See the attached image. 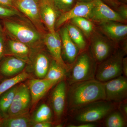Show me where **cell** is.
Wrapping results in <instances>:
<instances>
[{
    "instance_id": "obj_1",
    "label": "cell",
    "mask_w": 127,
    "mask_h": 127,
    "mask_svg": "<svg viewBox=\"0 0 127 127\" xmlns=\"http://www.w3.org/2000/svg\"><path fill=\"white\" fill-rule=\"evenodd\" d=\"M103 100H106L104 83L95 79L73 83L68 90V107L72 111Z\"/></svg>"
},
{
    "instance_id": "obj_22",
    "label": "cell",
    "mask_w": 127,
    "mask_h": 127,
    "mask_svg": "<svg viewBox=\"0 0 127 127\" xmlns=\"http://www.w3.org/2000/svg\"><path fill=\"white\" fill-rule=\"evenodd\" d=\"M70 37L78 48L79 51H84L86 49L87 44L83 32L72 23L67 24L65 27Z\"/></svg>"
},
{
    "instance_id": "obj_41",
    "label": "cell",
    "mask_w": 127,
    "mask_h": 127,
    "mask_svg": "<svg viewBox=\"0 0 127 127\" xmlns=\"http://www.w3.org/2000/svg\"><path fill=\"white\" fill-rule=\"evenodd\" d=\"M118 0L121 3L127 4V0Z\"/></svg>"
},
{
    "instance_id": "obj_10",
    "label": "cell",
    "mask_w": 127,
    "mask_h": 127,
    "mask_svg": "<svg viewBox=\"0 0 127 127\" xmlns=\"http://www.w3.org/2000/svg\"><path fill=\"white\" fill-rule=\"evenodd\" d=\"M92 56L97 63L106 60L113 53L112 44L107 39L100 34H94L91 42Z\"/></svg>"
},
{
    "instance_id": "obj_3",
    "label": "cell",
    "mask_w": 127,
    "mask_h": 127,
    "mask_svg": "<svg viewBox=\"0 0 127 127\" xmlns=\"http://www.w3.org/2000/svg\"><path fill=\"white\" fill-rule=\"evenodd\" d=\"M115 103L106 100L91 103L74 112V120L80 123H93L107 117L115 110Z\"/></svg>"
},
{
    "instance_id": "obj_26",
    "label": "cell",
    "mask_w": 127,
    "mask_h": 127,
    "mask_svg": "<svg viewBox=\"0 0 127 127\" xmlns=\"http://www.w3.org/2000/svg\"><path fill=\"white\" fill-rule=\"evenodd\" d=\"M71 23L78 28L86 36H90L94 31V26L89 19L84 17H77L71 20Z\"/></svg>"
},
{
    "instance_id": "obj_6",
    "label": "cell",
    "mask_w": 127,
    "mask_h": 127,
    "mask_svg": "<svg viewBox=\"0 0 127 127\" xmlns=\"http://www.w3.org/2000/svg\"><path fill=\"white\" fill-rule=\"evenodd\" d=\"M40 0H13L14 7L26 16L41 33L45 31L40 15Z\"/></svg>"
},
{
    "instance_id": "obj_37",
    "label": "cell",
    "mask_w": 127,
    "mask_h": 127,
    "mask_svg": "<svg viewBox=\"0 0 127 127\" xmlns=\"http://www.w3.org/2000/svg\"><path fill=\"white\" fill-rule=\"evenodd\" d=\"M123 73L124 74L125 77H127V57L124 58L122 62Z\"/></svg>"
},
{
    "instance_id": "obj_12",
    "label": "cell",
    "mask_w": 127,
    "mask_h": 127,
    "mask_svg": "<svg viewBox=\"0 0 127 127\" xmlns=\"http://www.w3.org/2000/svg\"><path fill=\"white\" fill-rule=\"evenodd\" d=\"M43 42L46 46L53 59L59 65L65 69H68V66L64 61L62 56V43L59 32H50L45 33L43 35Z\"/></svg>"
},
{
    "instance_id": "obj_11",
    "label": "cell",
    "mask_w": 127,
    "mask_h": 127,
    "mask_svg": "<svg viewBox=\"0 0 127 127\" xmlns=\"http://www.w3.org/2000/svg\"><path fill=\"white\" fill-rule=\"evenodd\" d=\"M94 0L91 2L77 1L74 7L69 11L61 14L57 19L55 29H58L72 18L84 17L88 19L89 16L93 7Z\"/></svg>"
},
{
    "instance_id": "obj_17",
    "label": "cell",
    "mask_w": 127,
    "mask_h": 127,
    "mask_svg": "<svg viewBox=\"0 0 127 127\" xmlns=\"http://www.w3.org/2000/svg\"><path fill=\"white\" fill-rule=\"evenodd\" d=\"M116 21H108L100 23V27L103 33L109 39L119 41L126 37L127 25Z\"/></svg>"
},
{
    "instance_id": "obj_19",
    "label": "cell",
    "mask_w": 127,
    "mask_h": 127,
    "mask_svg": "<svg viewBox=\"0 0 127 127\" xmlns=\"http://www.w3.org/2000/svg\"><path fill=\"white\" fill-rule=\"evenodd\" d=\"M30 47L27 45L11 38H6L5 55L11 54L26 61L30 53Z\"/></svg>"
},
{
    "instance_id": "obj_13",
    "label": "cell",
    "mask_w": 127,
    "mask_h": 127,
    "mask_svg": "<svg viewBox=\"0 0 127 127\" xmlns=\"http://www.w3.org/2000/svg\"><path fill=\"white\" fill-rule=\"evenodd\" d=\"M40 15L42 23L49 32L55 33V24L61 14L56 9L53 4L48 0H40Z\"/></svg>"
},
{
    "instance_id": "obj_24",
    "label": "cell",
    "mask_w": 127,
    "mask_h": 127,
    "mask_svg": "<svg viewBox=\"0 0 127 127\" xmlns=\"http://www.w3.org/2000/svg\"><path fill=\"white\" fill-rule=\"evenodd\" d=\"M66 71L65 69L53 59L50 63L49 69L44 78L59 82L65 77Z\"/></svg>"
},
{
    "instance_id": "obj_14",
    "label": "cell",
    "mask_w": 127,
    "mask_h": 127,
    "mask_svg": "<svg viewBox=\"0 0 127 127\" xmlns=\"http://www.w3.org/2000/svg\"><path fill=\"white\" fill-rule=\"evenodd\" d=\"M58 82L49 79H33L30 80L29 88L32 103L35 104Z\"/></svg>"
},
{
    "instance_id": "obj_33",
    "label": "cell",
    "mask_w": 127,
    "mask_h": 127,
    "mask_svg": "<svg viewBox=\"0 0 127 127\" xmlns=\"http://www.w3.org/2000/svg\"><path fill=\"white\" fill-rule=\"evenodd\" d=\"M0 5L8 8H15L14 7L13 0H0Z\"/></svg>"
},
{
    "instance_id": "obj_32",
    "label": "cell",
    "mask_w": 127,
    "mask_h": 127,
    "mask_svg": "<svg viewBox=\"0 0 127 127\" xmlns=\"http://www.w3.org/2000/svg\"><path fill=\"white\" fill-rule=\"evenodd\" d=\"M115 10V11L117 12L124 20L126 21H127V4L121 3Z\"/></svg>"
},
{
    "instance_id": "obj_15",
    "label": "cell",
    "mask_w": 127,
    "mask_h": 127,
    "mask_svg": "<svg viewBox=\"0 0 127 127\" xmlns=\"http://www.w3.org/2000/svg\"><path fill=\"white\" fill-rule=\"evenodd\" d=\"M57 84L53 92L52 103L55 116L58 119L62 116L65 108L66 86L64 81H60Z\"/></svg>"
},
{
    "instance_id": "obj_20",
    "label": "cell",
    "mask_w": 127,
    "mask_h": 127,
    "mask_svg": "<svg viewBox=\"0 0 127 127\" xmlns=\"http://www.w3.org/2000/svg\"><path fill=\"white\" fill-rule=\"evenodd\" d=\"M31 125V118L28 112H27L4 118L1 127H30Z\"/></svg>"
},
{
    "instance_id": "obj_18",
    "label": "cell",
    "mask_w": 127,
    "mask_h": 127,
    "mask_svg": "<svg viewBox=\"0 0 127 127\" xmlns=\"http://www.w3.org/2000/svg\"><path fill=\"white\" fill-rule=\"evenodd\" d=\"M61 39L62 49L68 63L73 64L79 54V50L71 39L66 28H62L59 32Z\"/></svg>"
},
{
    "instance_id": "obj_21",
    "label": "cell",
    "mask_w": 127,
    "mask_h": 127,
    "mask_svg": "<svg viewBox=\"0 0 127 127\" xmlns=\"http://www.w3.org/2000/svg\"><path fill=\"white\" fill-rule=\"evenodd\" d=\"M50 63L49 58L43 53L36 55L34 61V70L37 77L42 79L45 77L50 67Z\"/></svg>"
},
{
    "instance_id": "obj_4",
    "label": "cell",
    "mask_w": 127,
    "mask_h": 127,
    "mask_svg": "<svg viewBox=\"0 0 127 127\" xmlns=\"http://www.w3.org/2000/svg\"><path fill=\"white\" fill-rule=\"evenodd\" d=\"M126 53L122 49L118 50L97 66L95 79L105 82L121 76L123 60Z\"/></svg>"
},
{
    "instance_id": "obj_28",
    "label": "cell",
    "mask_w": 127,
    "mask_h": 127,
    "mask_svg": "<svg viewBox=\"0 0 127 127\" xmlns=\"http://www.w3.org/2000/svg\"><path fill=\"white\" fill-rule=\"evenodd\" d=\"M52 115L51 110L46 104H41L35 113L34 120L35 123L47 122L51 118Z\"/></svg>"
},
{
    "instance_id": "obj_16",
    "label": "cell",
    "mask_w": 127,
    "mask_h": 127,
    "mask_svg": "<svg viewBox=\"0 0 127 127\" xmlns=\"http://www.w3.org/2000/svg\"><path fill=\"white\" fill-rule=\"evenodd\" d=\"M26 64L25 60L16 57L4 58L0 62V73L7 77L18 75L23 70Z\"/></svg>"
},
{
    "instance_id": "obj_7",
    "label": "cell",
    "mask_w": 127,
    "mask_h": 127,
    "mask_svg": "<svg viewBox=\"0 0 127 127\" xmlns=\"http://www.w3.org/2000/svg\"><path fill=\"white\" fill-rule=\"evenodd\" d=\"M106 100L115 103H121L127 98V80L125 76L104 82Z\"/></svg>"
},
{
    "instance_id": "obj_36",
    "label": "cell",
    "mask_w": 127,
    "mask_h": 127,
    "mask_svg": "<svg viewBox=\"0 0 127 127\" xmlns=\"http://www.w3.org/2000/svg\"><path fill=\"white\" fill-rule=\"evenodd\" d=\"M96 127V125L92 123H84L79 125H70L68 127Z\"/></svg>"
},
{
    "instance_id": "obj_5",
    "label": "cell",
    "mask_w": 127,
    "mask_h": 127,
    "mask_svg": "<svg viewBox=\"0 0 127 127\" xmlns=\"http://www.w3.org/2000/svg\"><path fill=\"white\" fill-rule=\"evenodd\" d=\"M96 62L92 56L84 51L78 56L70 72V84L95 79Z\"/></svg>"
},
{
    "instance_id": "obj_8",
    "label": "cell",
    "mask_w": 127,
    "mask_h": 127,
    "mask_svg": "<svg viewBox=\"0 0 127 127\" xmlns=\"http://www.w3.org/2000/svg\"><path fill=\"white\" fill-rule=\"evenodd\" d=\"M88 19L100 23L108 21L125 23L127 21L102 0H94L93 7Z\"/></svg>"
},
{
    "instance_id": "obj_2",
    "label": "cell",
    "mask_w": 127,
    "mask_h": 127,
    "mask_svg": "<svg viewBox=\"0 0 127 127\" xmlns=\"http://www.w3.org/2000/svg\"><path fill=\"white\" fill-rule=\"evenodd\" d=\"M2 23L7 36L30 48L37 47L43 42V34L30 21L29 22L23 19H14V17L2 20Z\"/></svg>"
},
{
    "instance_id": "obj_29",
    "label": "cell",
    "mask_w": 127,
    "mask_h": 127,
    "mask_svg": "<svg viewBox=\"0 0 127 127\" xmlns=\"http://www.w3.org/2000/svg\"><path fill=\"white\" fill-rule=\"evenodd\" d=\"M76 2V0H54L53 4L61 14L70 10Z\"/></svg>"
},
{
    "instance_id": "obj_9",
    "label": "cell",
    "mask_w": 127,
    "mask_h": 127,
    "mask_svg": "<svg viewBox=\"0 0 127 127\" xmlns=\"http://www.w3.org/2000/svg\"><path fill=\"white\" fill-rule=\"evenodd\" d=\"M31 100V94L28 87L23 84L18 85L7 112V116H15L28 112Z\"/></svg>"
},
{
    "instance_id": "obj_34",
    "label": "cell",
    "mask_w": 127,
    "mask_h": 127,
    "mask_svg": "<svg viewBox=\"0 0 127 127\" xmlns=\"http://www.w3.org/2000/svg\"><path fill=\"white\" fill-rule=\"evenodd\" d=\"M103 2L108 6H111L112 7L116 9L121 2L118 0H102Z\"/></svg>"
},
{
    "instance_id": "obj_30",
    "label": "cell",
    "mask_w": 127,
    "mask_h": 127,
    "mask_svg": "<svg viewBox=\"0 0 127 127\" xmlns=\"http://www.w3.org/2000/svg\"><path fill=\"white\" fill-rule=\"evenodd\" d=\"M21 16V14L15 8H10L0 5V20H2Z\"/></svg>"
},
{
    "instance_id": "obj_23",
    "label": "cell",
    "mask_w": 127,
    "mask_h": 127,
    "mask_svg": "<svg viewBox=\"0 0 127 127\" xmlns=\"http://www.w3.org/2000/svg\"><path fill=\"white\" fill-rule=\"evenodd\" d=\"M18 86H14L0 96V113L3 118L7 116Z\"/></svg>"
},
{
    "instance_id": "obj_35",
    "label": "cell",
    "mask_w": 127,
    "mask_h": 127,
    "mask_svg": "<svg viewBox=\"0 0 127 127\" xmlns=\"http://www.w3.org/2000/svg\"><path fill=\"white\" fill-rule=\"evenodd\" d=\"M52 124L48 121L35 123L32 127H51Z\"/></svg>"
},
{
    "instance_id": "obj_27",
    "label": "cell",
    "mask_w": 127,
    "mask_h": 127,
    "mask_svg": "<svg viewBox=\"0 0 127 127\" xmlns=\"http://www.w3.org/2000/svg\"><path fill=\"white\" fill-rule=\"evenodd\" d=\"M114 110L107 116L105 122V126L107 127H125L126 121L125 117L120 111Z\"/></svg>"
},
{
    "instance_id": "obj_42",
    "label": "cell",
    "mask_w": 127,
    "mask_h": 127,
    "mask_svg": "<svg viewBox=\"0 0 127 127\" xmlns=\"http://www.w3.org/2000/svg\"><path fill=\"white\" fill-rule=\"evenodd\" d=\"M3 30V26H2V22H0V32L2 31Z\"/></svg>"
},
{
    "instance_id": "obj_38",
    "label": "cell",
    "mask_w": 127,
    "mask_h": 127,
    "mask_svg": "<svg viewBox=\"0 0 127 127\" xmlns=\"http://www.w3.org/2000/svg\"><path fill=\"white\" fill-rule=\"evenodd\" d=\"M121 112L123 114L124 117H125V118L127 117V103H124L123 104H122L121 105Z\"/></svg>"
},
{
    "instance_id": "obj_39",
    "label": "cell",
    "mask_w": 127,
    "mask_h": 127,
    "mask_svg": "<svg viewBox=\"0 0 127 127\" xmlns=\"http://www.w3.org/2000/svg\"><path fill=\"white\" fill-rule=\"evenodd\" d=\"M76 1L81 2H91L94 0H76Z\"/></svg>"
},
{
    "instance_id": "obj_31",
    "label": "cell",
    "mask_w": 127,
    "mask_h": 127,
    "mask_svg": "<svg viewBox=\"0 0 127 127\" xmlns=\"http://www.w3.org/2000/svg\"><path fill=\"white\" fill-rule=\"evenodd\" d=\"M6 38V34L3 30L0 32V62L5 56Z\"/></svg>"
},
{
    "instance_id": "obj_25",
    "label": "cell",
    "mask_w": 127,
    "mask_h": 127,
    "mask_svg": "<svg viewBox=\"0 0 127 127\" xmlns=\"http://www.w3.org/2000/svg\"><path fill=\"white\" fill-rule=\"evenodd\" d=\"M29 76L27 73L23 72L14 77L5 79L0 84V96L14 86L28 79Z\"/></svg>"
},
{
    "instance_id": "obj_40",
    "label": "cell",
    "mask_w": 127,
    "mask_h": 127,
    "mask_svg": "<svg viewBox=\"0 0 127 127\" xmlns=\"http://www.w3.org/2000/svg\"><path fill=\"white\" fill-rule=\"evenodd\" d=\"M3 118H4L2 117L1 114L0 113V127H1Z\"/></svg>"
},
{
    "instance_id": "obj_43",
    "label": "cell",
    "mask_w": 127,
    "mask_h": 127,
    "mask_svg": "<svg viewBox=\"0 0 127 127\" xmlns=\"http://www.w3.org/2000/svg\"><path fill=\"white\" fill-rule=\"evenodd\" d=\"M48 0V1H50V2H51V3H52V4H53V1H54V0Z\"/></svg>"
}]
</instances>
